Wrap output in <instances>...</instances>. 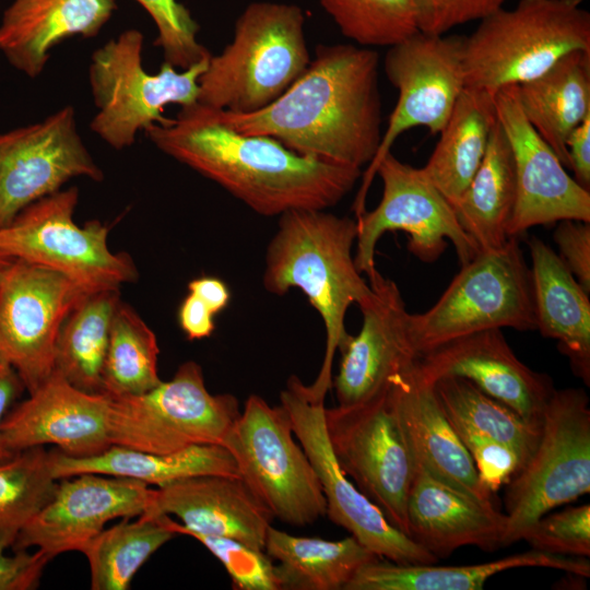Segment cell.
I'll return each instance as SVG.
<instances>
[{
  "label": "cell",
  "mask_w": 590,
  "mask_h": 590,
  "mask_svg": "<svg viewBox=\"0 0 590 590\" xmlns=\"http://www.w3.org/2000/svg\"><path fill=\"white\" fill-rule=\"evenodd\" d=\"M186 535L200 542L224 566L234 589L281 590L273 559L237 540L196 532Z\"/></svg>",
  "instance_id": "60d3db41"
},
{
  "label": "cell",
  "mask_w": 590,
  "mask_h": 590,
  "mask_svg": "<svg viewBox=\"0 0 590 590\" xmlns=\"http://www.w3.org/2000/svg\"><path fill=\"white\" fill-rule=\"evenodd\" d=\"M116 9V0H13L1 20L0 50L12 67L36 78L55 46L96 36Z\"/></svg>",
  "instance_id": "484cf974"
},
{
  "label": "cell",
  "mask_w": 590,
  "mask_h": 590,
  "mask_svg": "<svg viewBox=\"0 0 590 590\" xmlns=\"http://www.w3.org/2000/svg\"><path fill=\"white\" fill-rule=\"evenodd\" d=\"M143 35L126 30L91 56L88 83L96 114L90 129L115 150L131 146L139 132L167 120V105L197 103L209 58L179 70L163 62L156 73L142 64Z\"/></svg>",
  "instance_id": "52a82bcc"
},
{
  "label": "cell",
  "mask_w": 590,
  "mask_h": 590,
  "mask_svg": "<svg viewBox=\"0 0 590 590\" xmlns=\"http://www.w3.org/2000/svg\"><path fill=\"white\" fill-rule=\"evenodd\" d=\"M144 132L160 151L263 216L327 210L362 175L359 168L296 153L272 137L238 132L198 103Z\"/></svg>",
  "instance_id": "6da1fadb"
},
{
  "label": "cell",
  "mask_w": 590,
  "mask_h": 590,
  "mask_svg": "<svg viewBox=\"0 0 590 590\" xmlns=\"http://www.w3.org/2000/svg\"><path fill=\"white\" fill-rule=\"evenodd\" d=\"M25 390L15 370L9 366L0 367V464L11 460L17 452L9 449L2 436V424L13 403Z\"/></svg>",
  "instance_id": "681fc988"
},
{
  "label": "cell",
  "mask_w": 590,
  "mask_h": 590,
  "mask_svg": "<svg viewBox=\"0 0 590 590\" xmlns=\"http://www.w3.org/2000/svg\"><path fill=\"white\" fill-rule=\"evenodd\" d=\"M28 394L2 424L4 442L12 451L54 446L68 456L87 457L111 446L108 394L80 390L55 370Z\"/></svg>",
  "instance_id": "7402d4cb"
},
{
  "label": "cell",
  "mask_w": 590,
  "mask_h": 590,
  "mask_svg": "<svg viewBox=\"0 0 590 590\" xmlns=\"http://www.w3.org/2000/svg\"><path fill=\"white\" fill-rule=\"evenodd\" d=\"M324 423L343 473L408 535L406 503L417 464L391 386L365 403L326 408Z\"/></svg>",
  "instance_id": "7c38bea8"
},
{
  "label": "cell",
  "mask_w": 590,
  "mask_h": 590,
  "mask_svg": "<svg viewBox=\"0 0 590 590\" xmlns=\"http://www.w3.org/2000/svg\"><path fill=\"white\" fill-rule=\"evenodd\" d=\"M0 547V590H31L39 585L43 571L51 560L42 551H13Z\"/></svg>",
  "instance_id": "bcb514c9"
},
{
  "label": "cell",
  "mask_w": 590,
  "mask_h": 590,
  "mask_svg": "<svg viewBox=\"0 0 590 590\" xmlns=\"http://www.w3.org/2000/svg\"><path fill=\"white\" fill-rule=\"evenodd\" d=\"M154 491L137 480L97 473L59 479L51 498L23 527L11 548H36L50 559L80 552L110 520L144 514Z\"/></svg>",
  "instance_id": "ac0fdd59"
},
{
  "label": "cell",
  "mask_w": 590,
  "mask_h": 590,
  "mask_svg": "<svg viewBox=\"0 0 590 590\" xmlns=\"http://www.w3.org/2000/svg\"><path fill=\"white\" fill-rule=\"evenodd\" d=\"M135 1L156 25L154 44L161 48L164 62L184 70L211 56L198 39V22L182 3L177 0Z\"/></svg>",
  "instance_id": "ab89813d"
},
{
  "label": "cell",
  "mask_w": 590,
  "mask_h": 590,
  "mask_svg": "<svg viewBox=\"0 0 590 590\" xmlns=\"http://www.w3.org/2000/svg\"><path fill=\"white\" fill-rule=\"evenodd\" d=\"M392 393L416 464L452 489L488 507L494 495L481 484L474 462L444 413L434 385L414 363L391 380Z\"/></svg>",
  "instance_id": "cb8c5ba5"
},
{
  "label": "cell",
  "mask_w": 590,
  "mask_h": 590,
  "mask_svg": "<svg viewBox=\"0 0 590 590\" xmlns=\"http://www.w3.org/2000/svg\"><path fill=\"white\" fill-rule=\"evenodd\" d=\"M464 36L437 35L417 31L388 47L384 70L398 90V101L373 161L353 204L355 217L365 211L367 192L376 168L391 152L396 140L415 127H425L437 134L446 125L465 87Z\"/></svg>",
  "instance_id": "4fadbf2b"
},
{
  "label": "cell",
  "mask_w": 590,
  "mask_h": 590,
  "mask_svg": "<svg viewBox=\"0 0 590 590\" xmlns=\"http://www.w3.org/2000/svg\"><path fill=\"white\" fill-rule=\"evenodd\" d=\"M85 293L64 274L23 260H13L1 279L0 359L28 393L52 374L60 327Z\"/></svg>",
  "instance_id": "2e32d148"
},
{
  "label": "cell",
  "mask_w": 590,
  "mask_h": 590,
  "mask_svg": "<svg viewBox=\"0 0 590 590\" xmlns=\"http://www.w3.org/2000/svg\"><path fill=\"white\" fill-rule=\"evenodd\" d=\"M294 436L306 452L326 499V516L379 557L400 564H436L438 558L393 527L341 470L324 423V398L316 397L296 375L280 393Z\"/></svg>",
  "instance_id": "9a60e30c"
},
{
  "label": "cell",
  "mask_w": 590,
  "mask_h": 590,
  "mask_svg": "<svg viewBox=\"0 0 590 590\" xmlns=\"http://www.w3.org/2000/svg\"><path fill=\"white\" fill-rule=\"evenodd\" d=\"M212 110L238 132L362 169L382 135L379 55L353 44L319 45L306 70L270 105L249 114Z\"/></svg>",
  "instance_id": "7a4b0ae2"
},
{
  "label": "cell",
  "mask_w": 590,
  "mask_h": 590,
  "mask_svg": "<svg viewBox=\"0 0 590 590\" xmlns=\"http://www.w3.org/2000/svg\"><path fill=\"white\" fill-rule=\"evenodd\" d=\"M495 106L516 174L517 198L509 238L563 220L590 222V191L568 175L552 148L527 120L518 102L517 85L496 91Z\"/></svg>",
  "instance_id": "d6986e66"
},
{
  "label": "cell",
  "mask_w": 590,
  "mask_h": 590,
  "mask_svg": "<svg viewBox=\"0 0 590 590\" xmlns=\"http://www.w3.org/2000/svg\"><path fill=\"white\" fill-rule=\"evenodd\" d=\"M502 328L536 330L531 270L514 237L500 248L479 250L428 310L410 314L418 356L451 340Z\"/></svg>",
  "instance_id": "8992f818"
},
{
  "label": "cell",
  "mask_w": 590,
  "mask_h": 590,
  "mask_svg": "<svg viewBox=\"0 0 590 590\" xmlns=\"http://www.w3.org/2000/svg\"><path fill=\"white\" fill-rule=\"evenodd\" d=\"M408 536L436 556L461 546H503L506 515L452 489L417 465L406 503Z\"/></svg>",
  "instance_id": "d4e9b609"
},
{
  "label": "cell",
  "mask_w": 590,
  "mask_h": 590,
  "mask_svg": "<svg viewBox=\"0 0 590 590\" xmlns=\"http://www.w3.org/2000/svg\"><path fill=\"white\" fill-rule=\"evenodd\" d=\"M49 464L56 480L97 473L128 477L156 487L197 475H238L233 456L217 444L192 445L166 453L110 446L87 457L68 456L54 448L49 450Z\"/></svg>",
  "instance_id": "f1b7e54d"
},
{
  "label": "cell",
  "mask_w": 590,
  "mask_h": 590,
  "mask_svg": "<svg viewBox=\"0 0 590 590\" xmlns=\"http://www.w3.org/2000/svg\"><path fill=\"white\" fill-rule=\"evenodd\" d=\"M13 259L0 256V281L3 278L5 271L12 263Z\"/></svg>",
  "instance_id": "816d5d0a"
},
{
  "label": "cell",
  "mask_w": 590,
  "mask_h": 590,
  "mask_svg": "<svg viewBox=\"0 0 590 590\" xmlns=\"http://www.w3.org/2000/svg\"><path fill=\"white\" fill-rule=\"evenodd\" d=\"M429 384L442 377H462L487 396L511 408L524 420L541 424L555 390L552 379L524 365L500 329H487L446 342L414 362Z\"/></svg>",
  "instance_id": "44dd1931"
},
{
  "label": "cell",
  "mask_w": 590,
  "mask_h": 590,
  "mask_svg": "<svg viewBox=\"0 0 590 590\" xmlns=\"http://www.w3.org/2000/svg\"><path fill=\"white\" fill-rule=\"evenodd\" d=\"M517 198L509 142L497 120L485 156L472 180L453 203L455 214L479 250L497 249L508 239Z\"/></svg>",
  "instance_id": "1f68e13d"
},
{
  "label": "cell",
  "mask_w": 590,
  "mask_h": 590,
  "mask_svg": "<svg viewBox=\"0 0 590 590\" xmlns=\"http://www.w3.org/2000/svg\"><path fill=\"white\" fill-rule=\"evenodd\" d=\"M520 567L553 568L590 577L587 557L533 548L493 562L463 566L400 564L378 556L359 568L344 590H480L492 576Z\"/></svg>",
  "instance_id": "83f0119b"
},
{
  "label": "cell",
  "mask_w": 590,
  "mask_h": 590,
  "mask_svg": "<svg viewBox=\"0 0 590 590\" xmlns=\"http://www.w3.org/2000/svg\"><path fill=\"white\" fill-rule=\"evenodd\" d=\"M517 94L527 120L569 168L566 141L590 115V51L564 56L541 75L517 85Z\"/></svg>",
  "instance_id": "f546056e"
},
{
  "label": "cell",
  "mask_w": 590,
  "mask_h": 590,
  "mask_svg": "<svg viewBox=\"0 0 590 590\" xmlns=\"http://www.w3.org/2000/svg\"><path fill=\"white\" fill-rule=\"evenodd\" d=\"M177 535L164 515L123 518L105 528L80 550L88 563L92 590H127L143 564Z\"/></svg>",
  "instance_id": "e575fe53"
},
{
  "label": "cell",
  "mask_w": 590,
  "mask_h": 590,
  "mask_svg": "<svg viewBox=\"0 0 590 590\" xmlns=\"http://www.w3.org/2000/svg\"><path fill=\"white\" fill-rule=\"evenodd\" d=\"M340 32L358 46L390 47L418 31L411 0H319Z\"/></svg>",
  "instance_id": "f35d334b"
},
{
  "label": "cell",
  "mask_w": 590,
  "mask_h": 590,
  "mask_svg": "<svg viewBox=\"0 0 590 590\" xmlns=\"http://www.w3.org/2000/svg\"><path fill=\"white\" fill-rule=\"evenodd\" d=\"M264 552L279 562L281 590H344L359 568L378 557L352 535L331 541L293 535L273 526Z\"/></svg>",
  "instance_id": "d6a6232c"
},
{
  "label": "cell",
  "mask_w": 590,
  "mask_h": 590,
  "mask_svg": "<svg viewBox=\"0 0 590 590\" xmlns=\"http://www.w3.org/2000/svg\"><path fill=\"white\" fill-rule=\"evenodd\" d=\"M503 546L555 507L590 492V406L581 388L554 390L544 408L539 444L507 484Z\"/></svg>",
  "instance_id": "9c48e42d"
},
{
  "label": "cell",
  "mask_w": 590,
  "mask_h": 590,
  "mask_svg": "<svg viewBox=\"0 0 590 590\" xmlns=\"http://www.w3.org/2000/svg\"><path fill=\"white\" fill-rule=\"evenodd\" d=\"M142 515H164L176 534L224 536L260 551L274 519L239 475L228 474L197 475L156 487Z\"/></svg>",
  "instance_id": "603a6c76"
},
{
  "label": "cell",
  "mask_w": 590,
  "mask_h": 590,
  "mask_svg": "<svg viewBox=\"0 0 590 590\" xmlns=\"http://www.w3.org/2000/svg\"><path fill=\"white\" fill-rule=\"evenodd\" d=\"M583 1L519 0L480 20L464 36L465 86L495 93L541 75L573 51H590Z\"/></svg>",
  "instance_id": "5b68a950"
},
{
  "label": "cell",
  "mask_w": 590,
  "mask_h": 590,
  "mask_svg": "<svg viewBox=\"0 0 590 590\" xmlns=\"http://www.w3.org/2000/svg\"><path fill=\"white\" fill-rule=\"evenodd\" d=\"M222 445L233 456L238 475L274 518L304 528L326 516L319 480L281 404L272 406L250 394Z\"/></svg>",
  "instance_id": "ba28073f"
},
{
  "label": "cell",
  "mask_w": 590,
  "mask_h": 590,
  "mask_svg": "<svg viewBox=\"0 0 590 590\" xmlns=\"http://www.w3.org/2000/svg\"><path fill=\"white\" fill-rule=\"evenodd\" d=\"M558 256L579 284L590 293V222L559 221L554 234Z\"/></svg>",
  "instance_id": "f6af8a7d"
},
{
  "label": "cell",
  "mask_w": 590,
  "mask_h": 590,
  "mask_svg": "<svg viewBox=\"0 0 590 590\" xmlns=\"http://www.w3.org/2000/svg\"><path fill=\"white\" fill-rule=\"evenodd\" d=\"M188 291L197 295L214 315L222 311L228 305L231 298L226 284L214 276L193 279L188 284Z\"/></svg>",
  "instance_id": "f907efd6"
},
{
  "label": "cell",
  "mask_w": 590,
  "mask_h": 590,
  "mask_svg": "<svg viewBox=\"0 0 590 590\" xmlns=\"http://www.w3.org/2000/svg\"><path fill=\"white\" fill-rule=\"evenodd\" d=\"M536 330L557 342L574 375L590 385V300L559 256L538 237L529 240Z\"/></svg>",
  "instance_id": "4316f807"
},
{
  "label": "cell",
  "mask_w": 590,
  "mask_h": 590,
  "mask_svg": "<svg viewBox=\"0 0 590 590\" xmlns=\"http://www.w3.org/2000/svg\"><path fill=\"white\" fill-rule=\"evenodd\" d=\"M111 446L166 453L192 445H222L240 414L231 393H211L201 366L182 363L168 381L142 396H109Z\"/></svg>",
  "instance_id": "30bf717a"
},
{
  "label": "cell",
  "mask_w": 590,
  "mask_h": 590,
  "mask_svg": "<svg viewBox=\"0 0 590 590\" xmlns=\"http://www.w3.org/2000/svg\"><path fill=\"white\" fill-rule=\"evenodd\" d=\"M506 0H411L418 31L446 34L451 28L482 20L503 8Z\"/></svg>",
  "instance_id": "ee69618b"
},
{
  "label": "cell",
  "mask_w": 590,
  "mask_h": 590,
  "mask_svg": "<svg viewBox=\"0 0 590 590\" xmlns=\"http://www.w3.org/2000/svg\"><path fill=\"white\" fill-rule=\"evenodd\" d=\"M78 200V188L70 187L23 209L0 227V256L60 272L86 292L134 282L131 258L108 247L109 227L96 220L74 222Z\"/></svg>",
  "instance_id": "8fae6325"
},
{
  "label": "cell",
  "mask_w": 590,
  "mask_h": 590,
  "mask_svg": "<svg viewBox=\"0 0 590 590\" xmlns=\"http://www.w3.org/2000/svg\"><path fill=\"white\" fill-rule=\"evenodd\" d=\"M497 122L495 93L465 86L423 170L453 204L480 167Z\"/></svg>",
  "instance_id": "4dcf8cb0"
},
{
  "label": "cell",
  "mask_w": 590,
  "mask_h": 590,
  "mask_svg": "<svg viewBox=\"0 0 590 590\" xmlns=\"http://www.w3.org/2000/svg\"><path fill=\"white\" fill-rule=\"evenodd\" d=\"M57 482L45 447L20 451L0 464V547L13 545L23 527L51 498Z\"/></svg>",
  "instance_id": "74e56055"
},
{
  "label": "cell",
  "mask_w": 590,
  "mask_h": 590,
  "mask_svg": "<svg viewBox=\"0 0 590 590\" xmlns=\"http://www.w3.org/2000/svg\"><path fill=\"white\" fill-rule=\"evenodd\" d=\"M104 179L64 106L44 120L0 133V227L23 209L50 196L74 177Z\"/></svg>",
  "instance_id": "e0dca14e"
},
{
  "label": "cell",
  "mask_w": 590,
  "mask_h": 590,
  "mask_svg": "<svg viewBox=\"0 0 590 590\" xmlns=\"http://www.w3.org/2000/svg\"><path fill=\"white\" fill-rule=\"evenodd\" d=\"M382 194L371 211H363L356 221L354 260L361 273L370 276L377 269L376 246L388 231H403L408 249L423 262H434L447 248L448 239L459 261L469 262L479 251L462 229L452 205L430 181L423 168L401 162L391 152L376 168Z\"/></svg>",
  "instance_id": "5bb4252c"
},
{
  "label": "cell",
  "mask_w": 590,
  "mask_h": 590,
  "mask_svg": "<svg viewBox=\"0 0 590 590\" xmlns=\"http://www.w3.org/2000/svg\"><path fill=\"white\" fill-rule=\"evenodd\" d=\"M450 424L468 449L482 486L491 494L495 495L522 469V461L512 448L468 426Z\"/></svg>",
  "instance_id": "7bdbcfd3"
},
{
  "label": "cell",
  "mask_w": 590,
  "mask_h": 590,
  "mask_svg": "<svg viewBox=\"0 0 590 590\" xmlns=\"http://www.w3.org/2000/svg\"><path fill=\"white\" fill-rule=\"evenodd\" d=\"M356 221L327 210H292L279 216L268 244L264 288L282 296L300 290L320 315L326 329L323 361L310 391L326 398L332 386V364L351 339L345 328L349 308L366 304L373 290L356 267L352 249Z\"/></svg>",
  "instance_id": "3957f363"
},
{
  "label": "cell",
  "mask_w": 590,
  "mask_h": 590,
  "mask_svg": "<svg viewBox=\"0 0 590 590\" xmlns=\"http://www.w3.org/2000/svg\"><path fill=\"white\" fill-rule=\"evenodd\" d=\"M434 390L450 423L468 426L512 448L523 465L531 458L539 444L541 424L524 420L462 377L439 378Z\"/></svg>",
  "instance_id": "d590c367"
},
{
  "label": "cell",
  "mask_w": 590,
  "mask_h": 590,
  "mask_svg": "<svg viewBox=\"0 0 590 590\" xmlns=\"http://www.w3.org/2000/svg\"><path fill=\"white\" fill-rule=\"evenodd\" d=\"M367 281L371 298L359 307L363 316L357 335L341 353L332 379L339 406L365 403L386 392L391 380L417 358L410 333V312L397 283L376 270Z\"/></svg>",
  "instance_id": "ffe728a7"
},
{
  "label": "cell",
  "mask_w": 590,
  "mask_h": 590,
  "mask_svg": "<svg viewBox=\"0 0 590 590\" xmlns=\"http://www.w3.org/2000/svg\"><path fill=\"white\" fill-rule=\"evenodd\" d=\"M3 365H7V364L3 363V362L0 359V367L3 366Z\"/></svg>",
  "instance_id": "f5cc1de1"
},
{
  "label": "cell",
  "mask_w": 590,
  "mask_h": 590,
  "mask_svg": "<svg viewBox=\"0 0 590 590\" xmlns=\"http://www.w3.org/2000/svg\"><path fill=\"white\" fill-rule=\"evenodd\" d=\"M566 149L574 179L590 191V115L570 132Z\"/></svg>",
  "instance_id": "c3c4849f"
},
{
  "label": "cell",
  "mask_w": 590,
  "mask_h": 590,
  "mask_svg": "<svg viewBox=\"0 0 590 590\" xmlns=\"http://www.w3.org/2000/svg\"><path fill=\"white\" fill-rule=\"evenodd\" d=\"M119 295L118 288L86 292L57 337L54 370L88 393H104L103 369Z\"/></svg>",
  "instance_id": "836d02e7"
},
{
  "label": "cell",
  "mask_w": 590,
  "mask_h": 590,
  "mask_svg": "<svg viewBox=\"0 0 590 590\" xmlns=\"http://www.w3.org/2000/svg\"><path fill=\"white\" fill-rule=\"evenodd\" d=\"M214 314L194 294L188 293L178 309V321L188 340L211 337L215 330Z\"/></svg>",
  "instance_id": "7dc6e473"
},
{
  "label": "cell",
  "mask_w": 590,
  "mask_h": 590,
  "mask_svg": "<svg viewBox=\"0 0 590 590\" xmlns=\"http://www.w3.org/2000/svg\"><path fill=\"white\" fill-rule=\"evenodd\" d=\"M160 347L153 330L132 307L120 302L115 312L103 369L104 393L142 396L158 386Z\"/></svg>",
  "instance_id": "8d00e7d4"
},
{
  "label": "cell",
  "mask_w": 590,
  "mask_h": 590,
  "mask_svg": "<svg viewBox=\"0 0 590 590\" xmlns=\"http://www.w3.org/2000/svg\"><path fill=\"white\" fill-rule=\"evenodd\" d=\"M305 22L296 4L249 3L235 22L232 42L210 56L199 79L197 103L232 114H249L270 105L311 60Z\"/></svg>",
  "instance_id": "277c9868"
},
{
  "label": "cell",
  "mask_w": 590,
  "mask_h": 590,
  "mask_svg": "<svg viewBox=\"0 0 590 590\" xmlns=\"http://www.w3.org/2000/svg\"><path fill=\"white\" fill-rule=\"evenodd\" d=\"M533 550L574 557L590 556V505L544 515L522 535Z\"/></svg>",
  "instance_id": "b9f144b4"
}]
</instances>
